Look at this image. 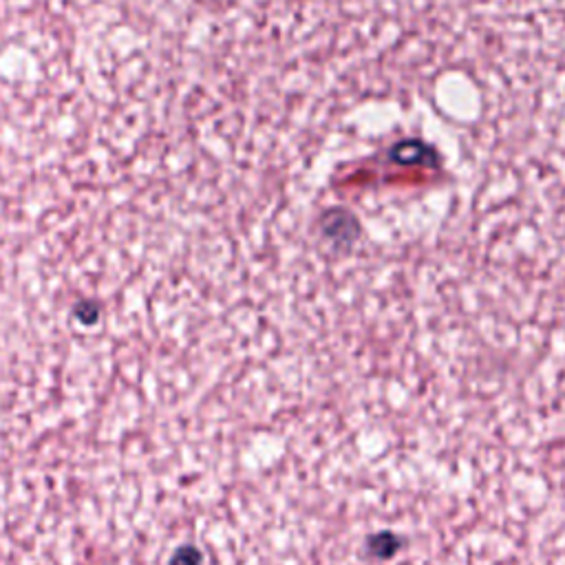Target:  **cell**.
Wrapping results in <instances>:
<instances>
[{"label": "cell", "mask_w": 565, "mask_h": 565, "mask_svg": "<svg viewBox=\"0 0 565 565\" xmlns=\"http://www.w3.org/2000/svg\"><path fill=\"white\" fill-rule=\"evenodd\" d=\"M196 563H199V554L194 550H190V547L181 550L177 554V558H172V565H196Z\"/></svg>", "instance_id": "6da1fadb"}]
</instances>
